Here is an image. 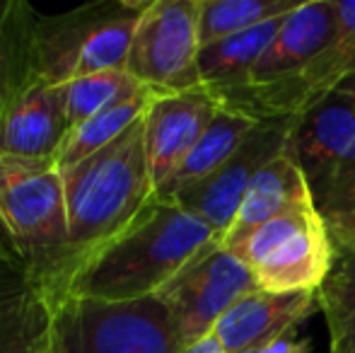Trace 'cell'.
<instances>
[{
	"instance_id": "1",
	"label": "cell",
	"mask_w": 355,
	"mask_h": 353,
	"mask_svg": "<svg viewBox=\"0 0 355 353\" xmlns=\"http://www.w3.org/2000/svg\"><path fill=\"white\" fill-rule=\"evenodd\" d=\"M336 0H307L285 15L281 29L247 83L218 99L257 121L297 119L355 78L336 49Z\"/></svg>"
},
{
	"instance_id": "2",
	"label": "cell",
	"mask_w": 355,
	"mask_h": 353,
	"mask_svg": "<svg viewBox=\"0 0 355 353\" xmlns=\"http://www.w3.org/2000/svg\"><path fill=\"white\" fill-rule=\"evenodd\" d=\"M143 119L92 157L61 172L66 189L68 245L53 283V302L63 298L73 273L126 232L155 198Z\"/></svg>"
},
{
	"instance_id": "3",
	"label": "cell",
	"mask_w": 355,
	"mask_h": 353,
	"mask_svg": "<svg viewBox=\"0 0 355 353\" xmlns=\"http://www.w3.org/2000/svg\"><path fill=\"white\" fill-rule=\"evenodd\" d=\"M213 245H223V240L201 218L177 203L153 198L126 232L73 273L63 298L116 302L157 295L193 257Z\"/></svg>"
},
{
	"instance_id": "4",
	"label": "cell",
	"mask_w": 355,
	"mask_h": 353,
	"mask_svg": "<svg viewBox=\"0 0 355 353\" xmlns=\"http://www.w3.org/2000/svg\"><path fill=\"white\" fill-rule=\"evenodd\" d=\"M0 235L51 295L68 245L66 189L56 160L0 155Z\"/></svg>"
},
{
	"instance_id": "5",
	"label": "cell",
	"mask_w": 355,
	"mask_h": 353,
	"mask_svg": "<svg viewBox=\"0 0 355 353\" xmlns=\"http://www.w3.org/2000/svg\"><path fill=\"white\" fill-rule=\"evenodd\" d=\"M285 155L302 172L324 221L348 216L355 206V78L295 119Z\"/></svg>"
},
{
	"instance_id": "6",
	"label": "cell",
	"mask_w": 355,
	"mask_h": 353,
	"mask_svg": "<svg viewBox=\"0 0 355 353\" xmlns=\"http://www.w3.org/2000/svg\"><path fill=\"white\" fill-rule=\"evenodd\" d=\"M56 353H184L172 310L159 295L138 300L63 298L53 317Z\"/></svg>"
},
{
	"instance_id": "7",
	"label": "cell",
	"mask_w": 355,
	"mask_h": 353,
	"mask_svg": "<svg viewBox=\"0 0 355 353\" xmlns=\"http://www.w3.org/2000/svg\"><path fill=\"white\" fill-rule=\"evenodd\" d=\"M232 255L249 266L259 291L314 293L331 266V232L307 196L263 223Z\"/></svg>"
},
{
	"instance_id": "8",
	"label": "cell",
	"mask_w": 355,
	"mask_h": 353,
	"mask_svg": "<svg viewBox=\"0 0 355 353\" xmlns=\"http://www.w3.org/2000/svg\"><path fill=\"white\" fill-rule=\"evenodd\" d=\"M198 10L201 0H150L138 22L126 71L155 94L203 87Z\"/></svg>"
},
{
	"instance_id": "9",
	"label": "cell",
	"mask_w": 355,
	"mask_h": 353,
	"mask_svg": "<svg viewBox=\"0 0 355 353\" xmlns=\"http://www.w3.org/2000/svg\"><path fill=\"white\" fill-rule=\"evenodd\" d=\"M252 291L259 288L249 266L223 245H213L193 257L157 295L172 310L189 349L213 334L220 317Z\"/></svg>"
},
{
	"instance_id": "10",
	"label": "cell",
	"mask_w": 355,
	"mask_h": 353,
	"mask_svg": "<svg viewBox=\"0 0 355 353\" xmlns=\"http://www.w3.org/2000/svg\"><path fill=\"white\" fill-rule=\"evenodd\" d=\"M293 123L295 119H266V121H259L257 128L247 136V141L211 177L198 182L196 187L187 189L169 203H177L184 211L201 218L206 225H211L218 232L220 240H225L234 218H237V211L242 206L244 193H247L252 179L268 162L285 153Z\"/></svg>"
},
{
	"instance_id": "11",
	"label": "cell",
	"mask_w": 355,
	"mask_h": 353,
	"mask_svg": "<svg viewBox=\"0 0 355 353\" xmlns=\"http://www.w3.org/2000/svg\"><path fill=\"white\" fill-rule=\"evenodd\" d=\"M56 302L0 235V353H56Z\"/></svg>"
},
{
	"instance_id": "12",
	"label": "cell",
	"mask_w": 355,
	"mask_h": 353,
	"mask_svg": "<svg viewBox=\"0 0 355 353\" xmlns=\"http://www.w3.org/2000/svg\"><path fill=\"white\" fill-rule=\"evenodd\" d=\"M68 133V85L34 76L0 119V155L56 160Z\"/></svg>"
},
{
	"instance_id": "13",
	"label": "cell",
	"mask_w": 355,
	"mask_h": 353,
	"mask_svg": "<svg viewBox=\"0 0 355 353\" xmlns=\"http://www.w3.org/2000/svg\"><path fill=\"white\" fill-rule=\"evenodd\" d=\"M218 109L220 102L206 87L155 94L143 119L145 150H148L155 191L179 170Z\"/></svg>"
},
{
	"instance_id": "14",
	"label": "cell",
	"mask_w": 355,
	"mask_h": 353,
	"mask_svg": "<svg viewBox=\"0 0 355 353\" xmlns=\"http://www.w3.org/2000/svg\"><path fill=\"white\" fill-rule=\"evenodd\" d=\"M314 293L252 291L215 325L213 334L225 353H252L293 332L314 307Z\"/></svg>"
},
{
	"instance_id": "15",
	"label": "cell",
	"mask_w": 355,
	"mask_h": 353,
	"mask_svg": "<svg viewBox=\"0 0 355 353\" xmlns=\"http://www.w3.org/2000/svg\"><path fill=\"white\" fill-rule=\"evenodd\" d=\"M312 196L309 187L304 182L302 172L297 170L293 160L288 155H278L276 160H271L257 177L252 179L244 201L237 211L232 227L225 235L223 247L227 252H234L244 240L254 235L263 223H268L271 218H276L278 213L285 211L290 203L300 201V198Z\"/></svg>"
},
{
	"instance_id": "16",
	"label": "cell",
	"mask_w": 355,
	"mask_h": 353,
	"mask_svg": "<svg viewBox=\"0 0 355 353\" xmlns=\"http://www.w3.org/2000/svg\"><path fill=\"white\" fill-rule=\"evenodd\" d=\"M257 123H259L257 119L220 104L213 121L208 123L206 131L201 133L196 146L184 157L179 170L155 191V198L169 203V201H174L179 193L187 191V189L196 187L198 182L211 177L213 172L247 141V136L257 128Z\"/></svg>"
},
{
	"instance_id": "17",
	"label": "cell",
	"mask_w": 355,
	"mask_h": 353,
	"mask_svg": "<svg viewBox=\"0 0 355 353\" xmlns=\"http://www.w3.org/2000/svg\"><path fill=\"white\" fill-rule=\"evenodd\" d=\"M331 232V266L314 300L327 320L329 353H355V235L341 227Z\"/></svg>"
},
{
	"instance_id": "18",
	"label": "cell",
	"mask_w": 355,
	"mask_h": 353,
	"mask_svg": "<svg viewBox=\"0 0 355 353\" xmlns=\"http://www.w3.org/2000/svg\"><path fill=\"white\" fill-rule=\"evenodd\" d=\"M283 19L285 17H273L268 22L247 29V32L232 34L227 39L201 46V51H198L201 85L208 92H213L215 99L242 87L252 68L257 66L259 58L266 53V49L276 39Z\"/></svg>"
},
{
	"instance_id": "19",
	"label": "cell",
	"mask_w": 355,
	"mask_h": 353,
	"mask_svg": "<svg viewBox=\"0 0 355 353\" xmlns=\"http://www.w3.org/2000/svg\"><path fill=\"white\" fill-rule=\"evenodd\" d=\"M37 12L22 0H0V119L8 104L34 78Z\"/></svg>"
},
{
	"instance_id": "20",
	"label": "cell",
	"mask_w": 355,
	"mask_h": 353,
	"mask_svg": "<svg viewBox=\"0 0 355 353\" xmlns=\"http://www.w3.org/2000/svg\"><path fill=\"white\" fill-rule=\"evenodd\" d=\"M153 99L155 92H143L133 99L114 104V107L104 109V112L94 114L92 119L71 128V133H68L66 143H63L61 153L56 157L58 170H71L78 162L87 160L94 153L107 148L109 143H114L123 131H128L133 123L141 121Z\"/></svg>"
},
{
	"instance_id": "21",
	"label": "cell",
	"mask_w": 355,
	"mask_h": 353,
	"mask_svg": "<svg viewBox=\"0 0 355 353\" xmlns=\"http://www.w3.org/2000/svg\"><path fill=\"white\" fill-rule=\"evenodd\" d=\"M297 5V0H201L198 10L201 46L247 32L273 17H285Z\"/></svg>"
},
{
	"instance_id": "22",
	"label": "cell",
	"mask_w": 355,
	"mask_h": 353,
	"mask_svg": "<svg viewBox=\"0 0 355 353\" xmlns=\"http://www.w3.org/2000/svg\"><path fill=\"white\" fill-rule=\"evenodd\" d=\"M143 92H153V89L141 85L128 71L94 73V76L73 80L68 83V123L75 128L78 123L92 119L94 114Z\"/></svg>"
},
{
	"instance_id": "23",
	"label": "cell",
	"mask_w": 355,
	"mask_h": 353,
	"mask_svg": "<svg viewBox=\"0 0 355 353\" xmlns=\"http://www.w3.org/2000/svg\"><path fill=\"white\" fill-rule=\"evenodd\" d=\"M336 49L355 76V0H336Z\"/></svg>"
},
{
	"instance_id": "24",
	"label": "cell",
	"mask_w": 355,
	"mask_h": 353,
	"mask_svg": "<svg viewBox=\"0 0 355 353\" xmlns=\"http://www.w3.org/2000/svg\"><path fill=\"white\" fill-rule=\"evenodd\" d=\"M307 341L297 339V336H293V332H288V334L278 336V339H273L271 344H266L263 349H259L257 353H307Z\"/></svg>"
},
{
	"instance_id": "25",
	"label": "cell",
	"mask_w": 355,
	"mask_h": 353,
	"mask_svg": "<svg viewBox=\"0 0 355 353\" xmlns=\"http://www.w3.org/2000/svg\"><path fill=\"white\" fill-rule=\"evenodd\" d=\"M184 353H225V349L220 346V341L215 339V334H208L206 339L196 341L189 349H184Z\"/></svg>"
},
{
	"instance_id": "26",
	"label": "cell",
	"mask_w": 355,
	"mask_h": 353,
	"mask_svg": "<svg viewBox=\"0 0 355 353\" xmlns=\"http://www.w3.org/2000/svg\"><path fill=\"white\" fill-rule=\"evenodd\" d=\"M329 227H341V230H348V232H353L355 235V206L348 211V216H343L341 221H336V223H327Z\"/></svg>"
},
{
	"instance_id": "27",
	"label": "cell",
	"mask_w": 355,
	"mask_h": 353,
	"mask_svg": "<svg viewBox=\"0 0 355 353\" xmlns=\"http://www.w3.org/2000/svg\"><path fill=\"white\" fill-rule=\"evenodd\" d=\"M252 353H257V351H252Z\"/></svg>"
}]
</instances>
